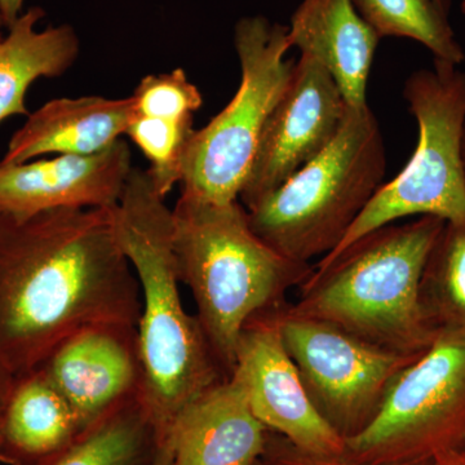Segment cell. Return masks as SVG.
<instances>
[{
    "instance_id": "18",
    "label": "cell",
    "mask_w": 465,
    "mask_h": 465,
    "mask_svg": "<svg viewBox=\"0 0 465 465\" xmlns=\"http://www.w3.org/2000/svg\"><path fill=\"white\" fill-rule=\"evenodd\" d=\"M41 7L23 12L8 34H0V124L12 115H29L25 97L41 78H56L78 58L79 38L70 25L38 30Z\"/></svg>"
},
{
    "instance_id": "21",
    "label": "cell",
    "mask_w": 465,
    "mask_h": 465,
    "mask_svg": "<svg viewBox=\"0 0 465 465\" xmlns=\"http://www.w3.org/2000/svg\"><path fill=\"white\" fill-rule=\"evenodd\" d=\"M420 296L434 329L465 330V226H443L425 264Z\"/></svg>"
},
{
    "instance_id": "26",
    "label": "cell",
    "mask_w": 465,
    "mask_h": 465,
    "mask_svg": "<svg viewBox=\"0 0 465 465\" xmlns=\"http://www.w3.org/2000/svg\"><path fill=\"white\" fill-rule=\"evenodd\" d=\"M15 382H16V378L9 371L5 361L0 357V416L7 403L9 394L14 390Z\"/></svg>"
},
{
    "instance_id": "17",
    "label": "cell",
    "mask_w": 465,
    "mask_h": 465,
    "mask_svg": "<svg viewBox=\"0 0 465 465\" xmlns=\"http://www.w3.org/2000/svg\"><path fill=\"white\" fill-rule=\"evenodd\" d=\"M84 432L67 401L41 369L16 379L0 416V461L42 465Z\"/></svg>"
},
{
    "instance_id": "12",
    "label": "cell",
    "mask_w": 465,
    "mask_h": 465,
    "mask_svg": "<svg viewBox=\"0 0 465 465\" xmlns=\"http://www.w3.org/2000/svg\"><path fill=\"white\" fill-rule=\"evenodd\" d=\"M39 369L75 412L82 430L140 393L136 326L101 324L64 341Z\"/></svg>"
},
{
    "instance_id": "3",
    "label": "cell",
    "mask_w": 465,
    "mask_h": 465,
    "mask_svg": "<svg viewBox=\"0 0 465 465\" xmlns=\"http://www.w3.org/2000/svg\"><path fill=\"white\" fill-rule=\"evenodd\" d=\"M445 225L440 217L419 216L367 232L318 260L291 311L388 351L425 353L440 331L425 316L421 277Z\"/></svg>"
},
{
    "instance_id": "29",
    "label": "cell",
    "mask_w": 465,
    "mask_h": 465,
    "mask_svg": "<svg viewBox=\"0 0 465 465\" xmlns=\"http://www.w3.org/2000/svg\"><path fill=\"white\" fill-rule=\"evenodd\" d=\"M461 159H463V170H464V177H465V121L463 127V139H461Z\"/></svg>"
},
{
    "instance_id": "13",
    "label": "cell",
    "mask_w": 465,
    "mask_h": 465,
    "mask_svg": "<svg viewBox=\"0 0 465 465\" xmlns=\"http://www.w3.org/2000/svg\"><path fill=\"white\" fill-rule=\"evenodd\" d=\"M133 170L130 146L124 140L92 155L0 164V213L114 207Z\"/></svg>"
},
{
    "instance_id": "14",
    "label": "cell",
    "mask_w": 465,
    "mask_h": 465,
    "mask_svg": "<svg viewBox=\"0 0 465 465\" xmlns=\"http://www.w3.org/2000/svg\"><path fill=\"white\" fill-rule=\"evenodd\" d=\"M271 430L253 414L237 370L194 401L170 434V465H250Z\"/></svg>"
},
{
    "instance_id": "28",
    "label": "cell",
    "mask_w": 465,
    "mask_h": 465,
    "mask_svg": "<svg viewBox=\"0 0 465 465\" xmlns=\"http://www.w3.org/2000/svg\"><path fill=\"white\" fill-rule=\"evenodd\" d=\"M436 3L440 5V8L442 9V11L449 14L450 7H451V0H436Z\"/></svg>"
},
{
    "instance_id": "10",
    "label": "cell",
    "mask_w": 465,
    "mask_h": 465,
    "mask_svg": "<svg viewBox=\"0 0 465 465\" xmlns=\"http://www.w3.org/2000/svg\"><path fill=\"white\" fill-rule=\"evenodd\" d=\"M347 101L335 79L316 61L300 56L289 87L268 122L240 202L250 208L327 149L341 130Z\"/></svg>"
},
{
    "instance_id": "4",
    "label": "cell",
    "mask_w": 465,
    "mask_h": 465,
    "mask_svg": "<svg viewBox=\"0 0 465 465\" xmlns=\"http://www.w3.org/2000/svg\"><path fill=\"white\" fill-rule=\"evenodd\" d=\"M173 247L180 283L191 290L198 321L228 375L246 323L284 304L287 292L313 272L260 240L240 201L216 203L182 193L173 208Z\"/></svg>"
},
{
    "instance_id": "5",
    "label": "cell",
    "mask_w": 465,
    "mask_h": 465,
    "mask_svg": "<svg viewBox=\"0 0 465 465\" xmlns=\"http://www.w3.org/2000/svg\"><path fill=\"white\" fill-rule=\"evenodd\" d=\"M387 150L369 104L349 108L333 142L281 188L247 208L260 240L292 262L338 249L384 183Z\"/></svg>"
},
{
    "instance_id": "20",
    "label": "cell",
    "mask_w": 465,
    "mask_h": 465,
    "mask_svg": "<svg viewBox=\"0 0 465 465\" xmlns=\"http://www.w3.org/2000/svg\"><path fill=\"white\" fill-rule=\"evenodd\" d=\"M358 14L381 38L397 36L419 42L433 54V60L460 66L465 52L449 14L436 0H351Z\"/></svg>"
},
{
    "instance_id": "31",
    "label": "cell",
    "mask_w": 465,
    "mask_h": 465,
    "mask_svg": "<svg viewBox=\"0 0 465 465\" xmlns=\"http://www.w3.org/2000/svg\"><path fill=\"white\" fill-rule=\"evenodd\" d=\"M460 8H461V14H463L465 16V0H461Z\"/></svg>"
},
{
    "instance_id": "11",
    "label": "cell",
    "mask_w": 465,
    "mask_h": 465,
    "mask_svg": "<svg viewBox=\"0 0 465 465\" xmlns=\"http://www.w3.org/2000/svg\"><path fill=\"white\" fill-rule=\"evenodd\" d=\"M274 309L251 318L238 341L234 370L246 384L251 409L271 432L280 434L296 449L341 457L345 440L327 424L309 399L284 348Z\"/></svg>"
},
{
    "instance_id": "6",
    "label": "cell",
    "mask_w": 465,
    "mask_h": 465,
    "mask_svg": "<svg viewBox=\"0 0 465 465\" xmlns=\"http://www.w3.org/2000/svg\"><path fill=\"white\" fill-rule=\"evenodd\" d=\"M402 94L418 124L414 154L391 182L382 183L338 249L327 256L403 217L436 216L465 226V72L433 60L430 69L416 70L406 79Z\"/></svg>"
},
{
    "instance_id": "2",
    "label": "cell",
    "mask_w": 465,
    "mask_h": 465,
    "mask_svg": "<svg viewBox=\"0 0 465 465\" xmlns=\"http://www.w3.org/2000/svg\"><path fill=\"white\" fill-rule=\"evenodd\" d=\"M164 201L148 171L134 167L113 219L119 246L143 293L137 324L142 397L168 445L183 410L229 375L197 316L183 307L173 247V210Z\"/></svg>"
},
{
    "instance_id": "23",
    "label": "cell",
    "mask_w": 465,
    "mask_h": 465,
    "mask_svg": "<svg viewBox=\"0 0 465 465\" xmlns=\"http://www.w3.org/2000/svg\"><path fill=\"white\" fill-rule=\"evenodd\" d=\"M131 97L134 114L170 121H189L203 105L201 91L180 67L145 76Z\"/></svg>"
},
{
    "instance_id": "16",
    "label": "cell",
    "mask_w": 465,
    "mask_h": 465,
    "mask_svg": "<svg viewBox=\"0 0 465 465\" xmlns=\"http://www.w3.org/2000/svg\"><path fill=\"white\" fill-rule=\"evenodd\" d=\"M133 97L54 99L30 113L8 143L0 164H21L45 154L92 155L125 134L134 118Z\"/></svg>"
},
{
    "instance_id": "27",
    "label": "cell",
    "mask_w": 465,
    "mask_h": 465,
    "mask_svg": "<svg viewBox=\"0 0 465 465\" xmlns=\"http://www.w3.org/2000/svg\"><path fill=\"white\" fill-rule=\"evenodd\" d=\"M434 465H465V450H445L433 458Z\"/></svg>"
},
{
    "instance_id": "22",
    "label": "cell",
    "mask_w": 465,
    "mask_h": 465,
    "mask_svg": "<svg viewBox=\"0 0 465 465\" xmlns=\"http://www.w3.org/2000/svg\"><path fill=\"white\" fill-rule=\"evenodd\" d=\"M194 131L193 119L170 121L136 114L125 131L150 162L146 171L164 200L174 183H182L183 155Z\"/></svg>"
},
{
    "instance_id": "9",
    "label": "cell",
    "mask_w": 465,
    "mask_h": 465,
    "mask_svg": "<svg viewBox=\"0 0 465 465\" xmlns=\"http://www.w3.org/2000/svg\"><path fill=\"white\" fill-rule=\"evenodd\" d=\"M274 316L309 399L345 440L371 424L394 379L424 354L378 347L336 324L293 313L289 302Z\"/></svg>"
},
{
    "instance_id": "30",
    "label": "cell",
    "mask_w": 465,
    "mask_h": 465,
    "mask_svg": "<svg viewBox=\"0 0 465 465\" xmlns=\"http://www.w3.org/2000/svg\"><path fill=\"white\" fill-rule=\"evenodd\" d=\"M250 465H274L272 464L271 461L266 460L264 457L259 458L258 460L253 461V463H251Z\"/></svg>"
},
{
    "instance_id": "15",
    "label": "cell",
    "mask_w": 465,
    "mask_h": 465,
    "mask_svg": "<svg viewBox=\"0 0 465 465\" xmlns=\"http://www.w3.org/2000/svg\"><path fill=\"white\" fill-rule=\"evenodd\" d=\"M291 48L335 79L349 108L367 105V84L381 36L351 0H302L287 26Z\"/></svg>"
},
{
    "instance_id": "25",
    "label": "cell",
    "mask_w": 465,
    "mask_h": 465,
    "mask_svg": "<svg viewBox=\"0 0 465 465\" xmlns=\"http://www.w3.org/2000/svg\"><path fill=\"white\" fill-rule=\"evenodd\" d=\"M24 0H0V16L3 26L8 27L16 23L18 17L23 15Z\"/></svg>"
},
{
    "instance_id": "19",
    "label": "cell",
    "mask_w": 465,
    "mask_h": 465,
    "mask_svg": "<svg viewBox=\"0 0 465 465\" xmlns=\"http://www.w3.org/2000/svg\"><path fill=\"white\" fill-rule=\"evenodd\" d=\"M42 465H170V448L140 391Z\"/></svg>"
},
{
    "instance_id": "8",
    "label": "cell",
    "mask_w": 465,
    "mask_h": 465,
    "mask_svg": "<svg viewBox=\"0 0 465 465\" xmlns=\"http://www.w3.org/2000/svg\"><path fill=\"white\" fill-rule=\"evenodd\" d=\"M465 450V330H440L430 349L391 382L371 424L345 440L357 463L430 460Z\"/></svg>"
},
{
    "instance_id": "24",
    "label": "cell",
    "mask_w": 465,
    "mask_h": 465,
    "mask_svg": "<svg viewBox=\"0 0 465 465\" xmlns=\"http://www.w3.org/2000/svg\"><path fill=\"white\" fill-rule=\"evenodd\" d=\"M266 460L274 465H434L430 460L401 461V463L365 464L349 460L342 457H326V455L311 454L291 445L280 434L269 433L264 455Z\"/></svg>"
},
{
    "instance_id": "7",
    "label": "cell",
    "mask_w": 465,
    "mask_h": 465,
    "mask_svg": "<svg viewBox=\"0 0 465 465\" xmlns=\"http://www.w3.org/2000/svg\"><path fill=\"white\" fill-rule=\"evenodd\" d=\"M234 47L240 87L210 124L192 134L180 183L183 194L216 203L240 201L266 122L296 65L293 58H287V26L264 16L238 21Z\"/></svg>"
},
{
    "instance_id": "32",
    "label": "cell",
    "mask_w": 465,
    "mask_h": 465,
    "mask_svg": "<svg viewBox=\"0 0 465 465\" xmlns=\"http://www.w3.org/2000/svg\"><path fill=\"white\" fill-rule=\"evenodd\" d=\"M0 27H3V20H2V16H0Z\"/></svg>"
},
{
    "instance_id": "1",
    "label": "cell",
    "mask_w": 465,
    "mask_h": 465,
    "mask_svg": "<svg viewBox=\"0 0 465 465\" xmlns=\"http://www.w3.org/2000/svg\"><path fill=\"white\" fill-rule=\"evenodd\" d=\"M114 207L0 213V357L15 378L85 329L139 324L142 291Z\"/></svg>"
}]
</instances>
